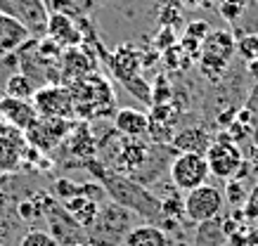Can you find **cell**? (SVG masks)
Instances as JSON below:
<instances>
[{
    "instance_id": "1",
    "label": "cell",
    "mask_w": 258,
    "mask_h": 246,
    "mask_svg": "<svg viewBox=\"0 0 258 246\" xmlns=\"http://www.w3.org/2000/svg\"><path fill=\"white\" fill-rule=\"evenodd\" d=\"M97 178H100L102 190L107 192L109 201H114L118 206L128 208L131 213L142 215L149 222L159 225V220H161V201L149 190H145V185L135 183L133 178H128V175L114 173L104 163H97Z\"/></svg>"
},
{
    "instance_id": "2",
    "label": "cell",
    "mask_w": 258,
    "mask_h": 246,
    "mask_svg": "<svg viewBox=\"0 0 258 246\" xmlns=\"http://www.w3.org/2000/svg\"><path fill=\"white\" fill-rule=\"evenodd\" d=\"M67 88H69L71 100H74V116L83 123L93 119H107V116L116 114L114 111V107H116L114 88L102 73L93 71L69 83Z\"/></svg>"
},
{
    "instance_id": "3",
    "label": "cell",
    "mask_w": 258,
    "mask_h": 246,
    "mask_svg": "<svg viewBox=\"0 0 258 246\" xmlns=\"http://www.w3.org/2000/svg\"><path fill=\"white\" fill-rule=\"evenodd\" d=\"M237 52V40L235 36L225 29H211L199 50V69L206 78L218 80L223 71L227 69L230 59Z\"/></svg>"
},
{
    "instance_id": "4",
    "label": "cell",
    "mask_w": 258,
    "mask_h": 246,
    "mask_svg": "<svg viewBox=\"0 0 258 246\" xmlns=\"http://www.w3.org/2000/svg\"><path fill=\"white\" fill-rule=\"evenodd\" d=\"M182 204H185V218L197 225L209 220H216L223 208H225V192L216 187V185L206 183L197 190L185 192L182 197Z\"/></svg>"
},
{
    "instance_id": "5",
    "label": "cell",
    "mask_w": 258,
    "mask_h": 246,
    "mask_svg": "<svg viewBox=\"0 0 258 246\" xmlns=\"http://www.w3.org/2000/svg\"><path fill=\"white\" fill-rule=\"evenodd\" d=\"M76 121L67 119H47V116H38L31 126L24 130L26 144L33 147L40 154H50L52 149H57L59 144L69 137V133L74 130Z\"/></svg>"
},
{
    "instance_id": "6",
    "label": "cell",
    "mask_w": 258,
    "mask_h": 246,
    "mask_svg": "<svg viewBox=\"0 0 258 246\" xmlns=\"http://www.w3.org/2000/svg\"><path fill=\"white\" fill-rule=\"evenodd\" d=\"M168 175H171V183L175 185L178 192H189L209 183V175L211 173H209V163H206L204 154L185 151V154H178L171 161Z\"/></svg>"
},
{
    "instance_id": "7",
    "label": "cell",
    "mask_w": 258,
    "mask_h": 246,
    "mask_svg": "<svg viewBox=\"0 0 258 246\" xmlns=\"http://www.w3.org/2000/svg\"><path fill=\"white\" fill-rule=\"evenodd\" d=\"M31 104L38 116L76 121V116H74V100H71L69 88L64 83H45L43 88H36V95L31 97Z\"/></svg>"
},
{
    "instance_id": "8",
    "label": "cell",
    "mask_w": 258,
    "mask_h": 246,
    "mask_svg": "<svg viewBox=\"0 0 258 246\" xmlns=\"http://www.w3.org/2000/svg\"><path fill=\"white\" fill-rule=\"evenodd\" d=\"M204 156H206V163H209V173L220 178V180H225V183L227 180H235L237 173L244 166L242 151H239V147L235 142H230L227 135L216 137Z\"/></svg>"
},
{
    "instance_id": "9",
    "label": "cell",
    "mask_w": 258,
    "mask_h": 246,
    "mask_svg": "<svg viewBox=\"0 0 258 246\" xmlns=\"http://www.w3.org/2000/svg\"><path fill=\"white\" fill-rule=\"evenodd\" d=\"M133 227V213L128 208L118 206L114 201H109L107 206H100V213L95 218L93 227H90V234L100 241H123V237L131 232Z\"/></svg>"
},
{
    "instance_id": "10",
    "label": "cell",
    "mask_w": 258,
    "mask_h": 246,
    "mask_svg": "<svg viewBox=\"0 0 258 246\" xmlns=\"http://www.w3.org/2000/svg\"><path fill=\"white\" fill-rule=\"evenodd\" d=\"M0 12L26 26L33 38L45 36L47 19H50L45 0H0Z\"/></svg>"
},
{
    "instance_id": "11",
    "label": "cell",
    "mask_w": 258,
    "mask_h": 246,
    "mask_svg": "<svg viewBox=\"0 0 258 246\" xmlns=\"http://www.w3.org/2000/svg\"><path fill=\"white\" fill-rule=\"evenodd\" d=\"M26 149H29V144H26L24 130L0 121V175L19 171L24 166Z\"/></svg>"
},
{
    "instance_id": "12",
    "label": "cell",
    "mask_w": 258,
    "mask_h": 246,
    "mask_svg": "<svg viewBox=\"0 0 258 246\" xmlns=\"http://www.w3.org/2000/svg\"><path fill=\"white\" fill-rule=\"evenodd\" d=\"M45 38H50L57 48H81L83 45V33L76 17L62 15V12H50L45 29Z\"/></svg>"
},
{
    "instance_id": "13",
    "label": "cell",
    "mask_w": 258,
    "mask_h": 246,
    "mask_svg": "<svg viewBox=\"0 0 258 246\" xmlns=\"http://www.w3.org/2000/svg\"><path fill=\"white\" fill-rule=\"evenodd\" d=\"M107 62H109V69L114 73V78L121 86H125V83H131V80L138 78L142 73V50H138L131 43H123V45H118L107 57Z\"/></svg>"
},
{
    "instance_id": "14",
    "label": "cell",
    "mask_w": 258,
    "mask_h": 246,
    "mask_svg": "<svg viewBox=\"0 0 258 246\" xmlns=\"http://www.w3.org/2000/svg\"><path fill=\"white\" fill-rule=\"evenodd\" d=\"M57 71L62 76L64 86H69L74 80L93 73L95 62L86 48H67V50H62V55L57 59Z\"/></svg>"
},
{
    "instance_id": "15",
    "label": "cell",
    "mask_w": 258,
    "mask_h": 246,
    "mask_svg": "<svg viewBox=\"0 0 258 246\" xmlns=\"http://www.w3.org/2000/svg\"><path fill=\"white\" fill-rule=\"evenodd\" d=\"M114 119V130L118 135L131 137V140H145L149 133V116L142 109L135 107H121L116 109Z\"/></svg>"
},
{
    "instance_id": "16",
    "label": "cell",
    "mask_w": 258,
    "mask_h": 246,
    "mask_svg": "<svg viewBox=\"0 0 258 246\" xmlns=\"http://www.w3.org/2000/svg\"><path fill=\"white\" fill-rule=\"evenodd\" d=\"M149 116V133L147 137H152V142L157 144H168L173 140V126H175V119L178 114L171 104H152V114Z\"/></svg>"
},
{
    "instance_id": "17",
    "label": "cell",
    "mask_w": 258,
    "mask_h": 246,
    "mask_svg": "<svg viewBox=\"0 0 258 246\" xmlns=\"http://www.w3.org/2000/svg\"><path fill=\"white\" fill-rule=\"evenodd\" d=\"M31 38L33 36L29 33L26 26H22L17 19H12V17L0 12V57H8V55H12V52H17V50L22 48V45H26Z\"/></svg>"
},
{
    "instance_id": "18",
    "label": "cell",
    "mask_w": 258,
    "mask_h": 246,
    "mask_svg": "<svg viewBox=\"0 0 258 246\" xmlns=\"http://www.w3.org/2000/svg\"><path fill=\"white\" fill-rule=\"evenodd\" d=\"M36 119H38V114H36L31 102L12 100V97H0V121L10 123L12 128L26 130Z\"/></svg>"
},
{
    "instance_id": "19",
    "label": "cell",
    "mask_w": 258,
    "mask_h": 246,
    "mask_svg": "<svg viewBox=\"0 0 258 246\" xmlns=\"http://www.w3.org/2000/svg\"><path fill=\"white\" fill-rule=\"evenodd\" d=\"M62 206H64V211L74 218V222L79 225L81 230H90L95 218H97V213H100V201H95V199L86 197V194H79V197L64 201Z\"/></svg>"
},
{
    "instance_id": "20",
    "label": "cell",
    "mask_w": 258,
    "mask_h": 246,
    "mask_svg": "<svg viewBox=\"0 0 258 246\" xmlns=\"http://www.w3.org/2000/svg\"><path fill=\"white\" fill-rule=\"evenodd\" d=\"M123 246H171V241L164 227L154 222H142L131 227V232L123 237Z\"/></svg>"
},
{
    "instance_id": "21",
    "label": "cell",
    "mask_w": 258,
    "mask_h": 246,
    "mask_svg": "<svg viewBox=\"0 0 258 246\" xmlns=\"http://www.w3.org/2000/svg\"><path fill=\"white\" fill-rule=\"evenodd\" d=\"M171 147L180 154H185V151H192V154H206L209 147H211V137L206 130L202 128H185V130H180L175 133L171 140Z\"/></svg>"
},
{
    "instance_id": "22",
    "label": "cell",
    "mask_w": 258,
    "mask_h": 246,
    "mask_svg": "<svg viewBox=\"0 0 258 246\" xmlns=\"http://www.w3.org/2000/svg\"><path fill=\"white\" fill-rule=\"evenodd\" d=\"M64 142H69L71 154H76V156H83L88 161L97 156V140L90 133L88 123H83V121H81L79 126H74V130L69 133V137Z\"/></svg>"
},
{
    "instance_id": "23",
    "label": "cell",
    "mask_w": 258,
    "mask_h": 246,
    "mask_svg": "<svg viewBox=\"0 0 258 246\" xmlns=\"http://www.w3.org/2000/svg\"><path fill=\"white\" fill-rule=\"evenodd\" d=\"M33 95H36V83H33V78L26 71H17L5 80V97L31 102Z\"/></svg>"
},
{
    "instance_id": "24",
    "label": "cell",
    "mask_w": 258,
    "mask_h": 246,
    "mask_svg": "<svg viewBox=\"0 0 258 246\" xmlns=\"http://www.w3.org/2000/svg\"><path fill=\"white\" fill-rule=\"evenodd\" d=\"M50 194H52V199H57L59 204H64V201H69V199L79 197V194H81V185H76L74 180H69V178H59V180L52 185Z\"/></svg>"
},
{
    "instance_id": "25",
    "label": "cell",
    "mask_w": 258,
    "mask_h": 246,
    "mask_svg": "<svg viewBox=\"0 0 258 246\" xmlns=\"http://www.w3.org/2000/svg\"><path fill=\"white\" fill-rule=\"evenodd\" d=\"M237 55L242 57L244 62H258V36H244V38L237 40Z\"/></svg>"
},
{
    "instance_id": "26",
    "label": "cell",
    "mask_w": 258,
    "mask_h": 246,
    "mask_svg": "<svg viewBox=\"0 0 258 246\" xmlns=\"http://www.w3.org/2000/svg\"><path fill=\"white\" fill-rule=\"evenodd\" d=\"M19 246H59V241L45 230H31L22 237Z\"/></svg>"
},
{
    "instance_id": "27",
    "label": "cell",
    "mask_w": 258,
    "mask_h": 246,
    "mask_svg": "<svg viewBox=\"0 0 258 246\" xmlns=\"http://www.w3.org/2000/svg\"><path fill=\"white\" fill-rule=\"evenodd\" d=\"M161 201V218H171L173 222H178L180 218H185V204L182 199H159Z\"/></svg>"
},
{
    "instance_id": "28",
    "label": "cell",
    "mask_w": 258,
    "mask_h": 246,
    "mask_svg": "<svg viewBox=\"0 0 258 246\" xmlns=\"http://www.w3.org/2000/svg\"><path fill=\"white\" fill-rule=\"evenodd\" d=\"M17 215H19V220H24V222H36L40 215H43V211H40L36 199H24V201L17 204Z\"/></svg>"
},
{
    "instance_id": "29",
    "label": "cell",
    "mask_w": 258,
    "mask_h": 246,
    "mask_svg": "<svg viewBox=\"0 0 258 246\" xmlns=\"http://www.w3.org/2000/svg\"><path fill=\"white\" fill-rule=\"evenodd\" d=\"M171 86L164 76H159L157 83L152 86V104H171Z\"/></svg>"
},
{
    "instance_id": "30",
    "label": "cell",
    "mask_w": 258,
    "mask_h": 246,
    "mask_svg": "<svg viewBox=\"0 0 258 246\" xmlns=\"http://www.w3.org/2000/svg\"><path fill=\"white\" fill-rule=\"evenodd\" d=\"M173 45H178V38H175V31H173L171 26H164L161 31H159V38H157V50H168Z\"/></svg>"
},
{
    "instance_id": "31",
    "label": "cell",
    "mask_w": 258,
    "mask_h": 246,
    "mask_svg": "<svg viewBox=\"0 0 258 246\" xmlns=\"http://www.w3.org/2000/svg\"><path fill=\"white\" fill-rule=\"evenodd\" d=\"M242 199H244L242 185L237 183V180H227V201H232V204H239Z\"/></svg>"
},
{
    "instance_id": "32",
    "label": "cell",
    "mask_w": 258,
    "mask_h": 246,
    "mask_svg": "<svg viewBox=\"0 0 258 246\" xmlns=\"http://www.w3.org/2000/svg\"><path fill=\"white\" fill-rule=\"evenodd\" d=\"M249 211H258V187L253 190V194L249 199Z\"/></svg>"
},
{
    "instance_id": "33",
    "label": "cell",
    "mask_w": 258,
    "mask_h": 246,
    "mask_svg": "<svg viewBox=\"0 0 258 246\" xmlns=\"http://www.w3.org/2000/svg\"><path fill=\"white\" fill-rule=\"evenodd\" d=\"M10 204V197H8V192H3L0 190V215H3V211H5V206Z\"/></svg>"
},
{
    "instance_id": "34",
    "label": "cell",
    "mask_w": 258,
    "mask_h": 246,
    "mask_svg": "<svg viewBox=\"0 0 258 246\" xmlns=\"http://www.w3.org/2000/svg\"><path fill=\"white\" fill-rule=\"evenodd\" d=\"M8 222H5V218H3V215H0V239H5V234H8Z\"/></svg>"
},
{
    "instance_id": "35",
    "label": "cell",
    "mask_w": 258,
    "mask_h": 246,
    "mask_svg": "<svg viewBox=\"0 0 258 246\" xmlns=\"http://www.w3.org/2000/svg\"><path fill=\"white\" fill-rule=\"evenodd\" d=\"M256 173H258V159H256Z\"/></svg>"
},
{
    "instance_id": "36",
    "label": "cell",
    "mask_w": 258,
    "mask_h": 246,
    "mask_svg": "<svg viewBox=\"0 0 258 246\" xmlns=\"http://www.w3.org/2000/svg\"><path fill=\"white\" fill-rule=\"evenodd\" d=\"M45 3H47V0H45Z\"/></svg>"
}]
</instances>
